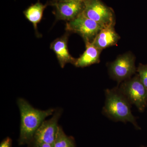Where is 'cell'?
Segmentation results:
<instances>
[{"instance_id":"1","label":"cell","mask_w":147,"mask_h":147,"mask_svg":"<svg viewBox=\"0 0 147 147\" xmlns=\"http://www.w3.org/2000/svg\"><path fill=\"white\" fill-rule=\"evenodd\" d=\"M17 103L21 114V127L19 144L32 142L36 130L45 118L53 115L54 109L41 110L34 108L23 98H18Z\"/></svg>"},{"instance_id":"2","label":"cell","mask_w":147,"mask_h":147,"mask_svg":"<svg viewBox=\"0 0 147 147\" xmlns=\"http://www.w3.org/2000/svg\"><path fill=\"white\" fill-rule=\"evenodd\" d=\"M105 93V100L102 114L115 121L131 123L136 128L139 129L136 118L131 113V104L118 87L107 89Z\"/></svg>"},{"instance_id":"3","label":"cell","mask_w":147,"mask_h":147,"mask_svg":"<svg viewBox=\"0 0 147 147\" xmlns=\"http://www.w3.org/2000/svg\"><path fill=\"white\" fill-rule=\"evenodd\" d=\"M118 87L131 105H135L140 112L144 111L147 105V89L138 74L122 82Z\"/></svg>"},{"instance_id":"4","label":"cell","mask_w":147,"mask_h":147,"mask_svg":"<svg viewBox=\"0 0 147 147\" xmlns=\"http://www.w3.org/2000/svg\"><path fill=\"white\" fill-rule=\"evenodd\" d=\"M135 61L134 55L129 52L119 55L108 65L110 77L119 84L130 79L137 71Z\"/></svg>"},{"instance_id":"5","label":"cell","mask_w":147,"mask_h":147,"mask_svg":"<svg viewBox=\"0 0 147 147\" xmlns=\"http://www.w3.org/2000/svg\"><path fill=\"white\" fill-rule=\"evenodd\" d=\"M102 28L95 21L85 16L83 11L73 20L67 22L65 26L67 31L79 34L85 42H92Z\"/></svg>"},{"instance_id":"6","label":"cell","mask_w":147,"mask_h":147,"mask_svg":"<svg viewBox=\"0 0 147 147\" xmlns=\"http://www.w3.org/2000/svg\"><path fill=\"white\" fill-rule=\"evenodd\" d=\"M83 13L103 28L115 26V22L113 11L100 0H86L84 2Z\"/></svg>"},{"instance_id":"7","label":"cell","mask_w":147,"mask_h":147,"mask_svg":"<svg viewBox=\"0 0 147 147\" xmlns=\"http://www.w3.org/2000/svg\"><path fill=\"white\" fill-rule=\"evenodd\" d=\"M61 114L60 110H58L50 119L44 121L36 130L32 142L34 144L46 143L53 144L57 133L58 122Z\"/></svg>"},{"instance_id":"8","label":"cell","mask_w":147,"mask_h":147,"mask_svg":"<svg viewBox=\"0 0 147 147\" xmlns=\"http://www.w3.org/2000/svg\"><path fill=\"white\" fill-rule=\"evenodd\" d=\"M55 7L54 14L57 20L71 21L79 15L84 9V3L79 1L52 2Z\"/></svg>"},{"instance_id":"9","label":"cell","mask_w":147,"mask_h":147,"mask_svg":"<svg viewBox=\"0 0 147 147\" xmlns=\"http://www.w3.org/2000/svg\"><path fill=\"white\" fill-rule=\"evenodd\" d=\"M68 35V34H65L55 39L50 44V49L54 51L60 65L62 68L66 64H74L76 59L71 56L69 51L67 45Z\"/></svg>"},{"instance_id":"10","label":"cell","mask_w":147,"mask_h":147,"mask_svg":"<svg viewBox=\"0 0 147 147\" xmlns=\"http://www.w3.org/2000/svg\"><path fill=\"white\" fill-rule=\"evenodd\" d=\"M120 37L115 30L114 26L102 28L92 42L94 46L102 50L117 45Z\"/></svg>"},{"instance_id":"11","label":"cell","mask_w":147,"mask_h":147,"mask_svg":"<svg viewBox=\"0 0 147 147\" xmlns=\"http://www.w3.org/2000/svg\"><path fill=\"white\" fill-rule=\"evenodd\" d=\"M86 50L79 58L76 59L74 65L77 67H84L100 61V55L102 50L98 49L92 42H86Z\"/></svg>"},{"instance_id":"12","label":"cell","mask_w":147,"mask_h":147,"mask_svg":"<svg viewBox=\"0 0 147 147\" xmlns=\"http://www.w3.org/2000/svg\"><path fill=\"white\" fill-rule=\"evenodd\" d=\"M47 5H44L39 1L32 5L24 11V13L27 20L32 23L38 36L37 31L38 24L40 23L43 16V12Z\"/></svg>"},{"instance_id":"13","label":"cell","mask_w":147,"mask_h":147,"mask_svg":"<svg viewBox=\"0 0 147 147\" xmlns=\"http://www.w3.org/2000/svg\"><path fill=\"white\" fill-rule=\"evenodd\" d=\"M53 146V147H76L73 137L67 136L60 126Z\"/></svg>"},{"instance_id":"14","label":"cell","mask_w":147,"mask_h":147,"mask_svg":"<svg viewBox=\"0 0 147 147\" xmlns=\"http://www.w3.org/2000/svg\"><path fill=\"white\" fill-rule=\"evenodd\" d=\"M137 71L141 82L147 89V65L140 64Z\"/></svg>"},{"instance_id":"15","label":"cell","mask_w":147,"mask_h":147,"mask_svg":"<svg viewBox=\"0 0 147 147\" xmlns=\"http://www.w3.org/2000/svg\"><path fill=\"white\" fill-rule=\"evenodd\" d=\"M12 140L9 137H7L1 142L0 147H11Z\"/></svg>"},{"instance_id":"16","label":"cell","mask_w":147,"mask_h":147,"mask_svg":"<svg viewBox=\"0 0 147 147\" xmlns=\"http://www.w3.org/2000/svg\"><path fill=\"white\" fill-rule=\"evenodd\" d=\"M34 147H53V144L46 143H38L34 144Z\"/></svg>"},{"instance_id":"17","label":"cell","mask_w":147,"mask_h":147,"mask_svg":"<svg viewBox=\"0 0 147 147\" xmlns=\"http://www.w3.org/2000/svg\"><path fill=\"white\" fill-rule=\"evenodd\" d=\"M86 0H53V2L79 1L84 3Z\"/></svg>"},{"instance_id":"18","label":"cell","mask_w":147,"mask_h":147,"mask_svg":"<svg viewBox=\"0 0 147 147\" xmlns=\"http://www.w3.org/2000/svg\"></svg>"}]
</instances>
